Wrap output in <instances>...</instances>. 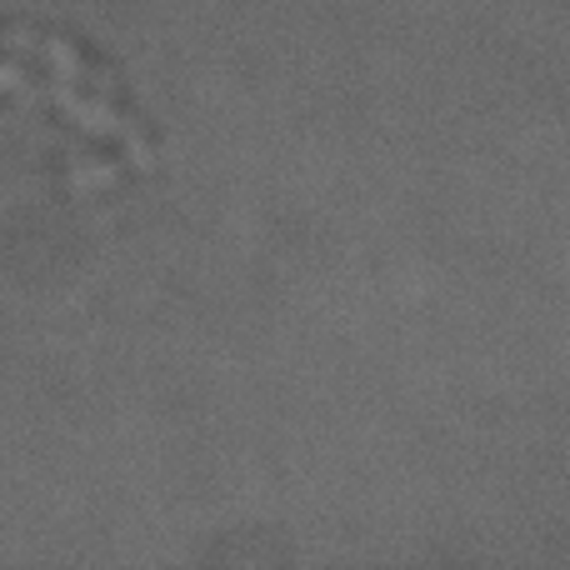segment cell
Wrapping results in <instances>:
<instances>
[]
</instances>
